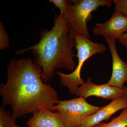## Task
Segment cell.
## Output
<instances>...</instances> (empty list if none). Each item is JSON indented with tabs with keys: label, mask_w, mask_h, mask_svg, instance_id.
I'll return each mask as SVG.
<instances>
[{
	"label": "cell",
	"mask_w": 127,
	"mask_h": 127,
	"mask_svg": "<svg viewBox=\"0 0 127 127\" xmlns=\"http://www.w3.org/2000/svg\"><path fill=\"white\" fill-rule=\"evenodd\" d=\"M7 79L0 85L3 106L10 105L16 119L41 108L55 112L60 100L51 85L42 79V69L30 58L11 60L7 66Z\"/></svg>",
	"instance_id": "1"
},
{
	"label": "cell",
	"mask_w": 127,
	"mask_h": 127,
	"mask_svg": "<svg viewBox=\"0 0 127 127\" xmlns=\"http://www.w3.org/2000/svg\"><path fill=\"white\" fill-rule=\"evenodd\" d=\"M54 25L50 30L40 31V41L28 48L17 50L15 54L32 51L34 63L42 69V79L45 83L52 79L58 68L73 71L77 67L73 52L75 38L70 34V25L60 15L55 14Z\"/></svg>",
	"instance_id": "2"
},
{
	"label": "cell",
	"mask_w": 127,
	"mask_h": 127,
	"mask_svg": "<svg viewBox=\"0 0 127 127\" xmlns=\"http://www.w3.org/2000/svg\"><path fill=\"white\" fill-rule=\"evenodd\" d=\"M74 37L77 51L76 56L78 59L77 65L70 74H64L59 71L56 73L60 78L61 84L67 88L70 93L76 95L79 86L85 83L81 76V70L84 62L95 54L103 53L107 48L103 43L94 42L84 36L78 35Z\"/></svg>",
	"instance_id": "3"
},
{
	"label": "cell",
	"mask_w": 127,
	"mask_h": 127,
	"mask_svg": "<svg viewBox=\"0 0 127 127\" xmlns=\"http://www.w3.org/2000/svg\"><path fill=\"white\" fill-rule=\"evenodd\" d=\"M112 0H72L67 14L63 17L70 25V34L73 36L82 35L90 39L87 24L92 19L93 12L101 6L111 7Z\"/></svg>",
	"instance_id": "4"
},
{
	"label": "cell",
	"mask_w": 127,
	"mask_h": 127,
	"mask_svg": "<svg viewBox=\"0 0 127 127\" xmlns=\"http://www.w3.org/2000/svg\"><path fill=\"white\" fill-rule=\"evenodd\" d=\"M101 107L89 104L86 98L80 96L68 100L60 101L54 107L68 127H81L83 120L97 112Z\"/></svg>",
	"instance_id": "5"
},
{
	"label": "cell",
	"mask_w": 127,
	"mask_h": 127,
	"mask_svg": "<svg viewBox=\"0 0 127 127\" xmlns=\"http://www.w3.org/2000/svg\"><path fill=\"white\" fill-rule=\"evenodd\" d=\"M92 32L95 35L102 36L104 38L116 40L127 32V17L115 11L108 21L96 24Z\"/></svg>",
	"instance_id": "6"
},
{
	"label": "cell",
	"mask_w": 127,
	"mask_h": 127,
	"mask_svg": "<svg viewBox=\"0 0 127 127\" xmlns=\"http://www.w3.org/2000/svg\"><path fill=\"white\" fill-rule=\"evenodd\" d=\"M76 96L87 98L95 96L107 100H113L127 95L123 88L112 86L107 83L97 85L88 77L86 82L78 88Z\"/></svg>",
	"instance_id": "7"
},
{
	"label": "cell",
	"mask_w": 127,
	"mask_h": 127,
	"mask_svg": "<svg viewBox=\"0 0 127 127\" xmlns=\"http://www.w3.org/2000/svg\"><path fill=\"white\" fill-rule=\"evenodd\" d=\"M111 52L112 60V76L107 83L110 86L123 88L127 83V63L124 62L119 56L116 45V41L104 38Z\"/></svg>",
	"instance_id": "8"
},
{
	"label": "cell",
	"mask_w": 127,
	"mask_h": 127,
	"mask_svg": "<svg viewBox=\"0 0 127 127\" xmlns=\"http://www.w3.org/2000/svg\"><path fill=\"white\" fill-rule=\"evenodd\" d=\"M127 107V95L112 100L98 111L85 119L81 127H93L104 120L109 119L117 112Z\"/></svg>",
	"instance_id": "9"
},
{
	"label": "cell",
	"mask_w": 127,
	"mask_h": 127,
	"mask_svg": "<svg viewBox=\"0 0 127 127\" xmlns=\"http://www.w3.org/2000/svg\"><path fill=\"white\" fill-rule=\"evenodd\" d=\"M32 114L27 123L28 127H68L58 112L43 108Z\"/></svg>",
	"instance_id": "10"
},
{
	"label": "cell",
	"mask_w": 127,
	"mask_h": 127,
	"mask_svg": "<svg viewBox=\"0 0 127 127\" xmlns=\"http://www.w3.org/2000/svg\"><path fill=\"white\" fill-rule=\"evenodd\" d=\"M127 107L123 109L120 115L108 123L101 122L93 127H127Z\"/></svg>",
	"instance_id": "11"
},
{
	"label": "cell",
	"mask_w": 127,
	"mask_h": 127,
	"mask_svg": "<svg viewBox=\"0 0 127 127\" xmlns=\"http://www.w3.org/2000/svg\"><path fill=\"white\" fill-rule=\"evenodd\" d=\"M0 127H20L16 124L12 113L5 111L3 106L0 107Z\"/></svg>",
	"instance_id": "12"
},
{
	"label": "cell",
	"mask_w": 127,
	"mask_h": 127,
	"mask_svg": "<svg viewBox=\"0 0 127 127\" xmlns=\"http://www.w3.org/2000/svg\"><path fill=\"white\" fill-rule=\"evenodd\" d=\"M50 1L53 2L56 7L60 10V15L63 17L66 15L72 4V0H50Z\"/></svg>",
	"instance_id": "13"
},
{
	"label": "cell",
	"mask_w": 127,
	"mask_h": 127,
	"mask_svg": "<svg viewBox=\"0 0 127 127\" xmlns=\"http://www.w3.org/2000/svg\"><path fill=\"white\" fill-rule=\"evenodd\" d=\"M9 40L4 24L0 22V49L4 50L9 47Z\"/></svg>",
	"instance_id": "14"
},
{
	"label": "cell",
	"mask_w": 127,
	"mask_h": 127,
	"mask_svg": "<svg viewBox=\"0 0 127 127\" xmlns=\"http://www.w3.org/2000/svg\"><path fill=\"white\" fill-rule=\"evenodd\" d=\"M114 10L127 17V0H113Z\"/></svg>",
	"instance_id": "15"
},
{
	"label": "cell",
	"mask_w": 127,
	"mask_h": 127,
	"mask_svg": "<svg viewBox=\"0 0 127 127\" xmlns=\"http://www.w3.org/2000/svg\"><path fill=\"white\" fill-rule=\"evenodd\" d=\"M117 40L119 43L127 49V32L121 35Z\"/></svg>",
	"instance_id": "16"
},
{
	"label": "cell",
	"mask_w": 127,
	"mask_h": 127,
	"mask_svg": "<svg viewBox=\"0 0 127 127\" xmlns=\"http://www.w3.org/2000/svg\"><path fill=\"white\" fill-rule=\"evenodd\" d=\"M123 88L124 89L125 93H126V94L127 95V88L124 86L123 87Z\"/></svg>",
	"instance_id": "17"
}]
</instances>
